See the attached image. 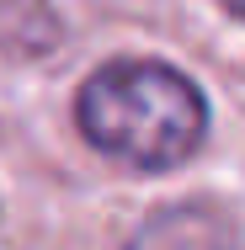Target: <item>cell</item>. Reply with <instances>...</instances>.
I'll return each instance as SVG.
<instances>
[{
	"label": "cell",
	"mask_w": 245,
	"mask_h": 250,
	"mask_svg": "<svg viewBox=\"0 0 245 250\" xmlns=\"http://www.w3.org/2000/svg\"><path fill=\"white\" fill-rule=\"evenodd\" d=\"M75 123L91 149L134 170H176L208 139V101L160 59H112L80 85Z\"/></svg>",
	"instance_id": "obj_1"
},
{
	"label": "cell",
	"mask_w": 245,
	"mask_h": 250,
	"mask_svg": "<svg viewBox=\"0 0 245 250\" xmlns=\"http://www.w3.org/2000/svg\"><path fill=\"white\" fill-rule=\"evenodd\" d=\"M213 5H224V11L235 16V21H245V0H213Z\"/></svg>",
	"instance_id": "obj_3"
},
{
	"label": "cell",
	"mask_w": 245,
	"mask_h": 250,
	"mask_svg": "<svg viewBox=\"0 0 245 250\" xmlns=\"http://www.w3.org/2000/svg\"><path fill=\"white\" fill-rule=\"evenodd\" d=\"M128 250H235V224L219 208L176 202V208H160L128 240Z\"/></svg>",
	"instance_id": "obj_2"
}]
</instances>
